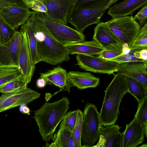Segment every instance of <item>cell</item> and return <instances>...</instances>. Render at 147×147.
I'll use <instances>...</instances> for the list:
<instances>
[{
    "label": "cell",
    "instance_id": "836d02e7",
    "mask_svg": "<svg viewBox=\"0 0 147 147\" xmlns=\"http://www.w3.org/2000/svg\"><path fill=\"white\" fill-rule=\"evenodd\" d=\"M133 17L135 21H138L140 27H142L147 22V4L143 7Z\"/></svg>",
    "mask_w": 147,
    "mask_h": 147
},
{
    "label": "cell",
    "instance_id": "e0dca14e",
    "mask_svg": "<svg viewBox=\"0 0 147 147\" xmlns=\"http://www.w3.org/2000/svg\"><path fill=\"white\" fill-rule=\"evenodd\" d=\"M147 4V0H125L110 8L108 14L113 18L127 16Z\"/></svg>",
    "mask_w": 147,
    "mask_h": 147
},
{
    "label": "cell",
    "instance_id": "6da1fadb",
    "mask_svg": "<svg viewBox=\"0 0 147 147\" xmlns=\"http://www.w3.org/2000/svg\"><path fill=\"white\" fill-rule=\"evenodd\" d=\"M29 19L34 28L39 61L54 65L69 60V54L66 47L51 34L39 12L33 10Z\"/></svg>",
    "mask_w": 147,
    "mask_h": 147
},
{
    "label": "cell",
    "instance_id": "8d00e7d4",
    "mask_svg": "<svg viewBox=\"0 0 147 147\" xmlns=\"http://www.w3.org/2000/svg\"><path fill=\"white\" fill-rule=\"evenodd\" d=\"M52 85L58 87L61 89L66 90L69 92H70V88L73 86L68 78L54 81L52 83Z\"/></svg>",
    "mask_w": 147,
    "mask_h": 147
},
{
    "label": "cell",
    "instance_id": "60d3db41",
    "mask_svg": "<svg viewBox=\"0 0 147 147\" xmlns=\"http://www.w3.org/2000/svg\"><path fill=\"white\" fill-rule=\"evenodd\" d=\"M99 140L97 145L94 146L93 147H104L105 143V140L104 136L100 134V136Z\"/></svg>",
    "mask_w": 147,
    "mask_h": 147
},
{
    "label": "cell",
    "instance_id": "7402d4cb",
    "mask_svg": "<svg viewBox=\"0 0 147 147\" xmlns=\"http://www.w3.org/2000/svg\"><path fill=\"white\" fill-rule=\"evenodd\" d=\"M51 139L59 147H74L72 131L67 128H59Z\"/></svg>",
    "mask_w": 147,
    "mask_h": 147
},
{
    "label": "cell",
    "instance_id": "d6a6232c",
    "mask_svg": "<svg viewBox=\"0 0 147 147\" xmlns=\"http://www.w3.org/2000/svg\"><path fill=\"white\" fill-rule=\"evenodd\" d=\"M110 1V0H77L74 9L85 5H102L107 6Z\"/></svg>",
    "mask_w": 147,
    "mask_h": 147
},
{
    "label": "cell",
    "instance_id": "f35d334b",
    "mask_svg": "<svg viewBox=\"0 0 147 147\" xmlns=\"http://www.w3.org/2000/svg\"><path fill=\"white\" fill-rule=\"evenodd\" d=\"M47 84L46 80L43 78L40 77L38 78L36 82V85L39 88L44 87Z\"/></svg>",
    "mask_w": 147,
    "mask_h": 147
},
{
    "label": "cell",
    "instance_id": "ee69618b",
    "mask_svg": "<svg viewBox=\"0 0 147 147\" xmlns=\"http://www.w3.org/2000/svg\"><path fill=\"white\" fill-rule=\"evenodd\" d=\"M19 5L26 6L22 0H13Z\"/></svg>",
    "mask_w": 147,
    "mask_h": 147
},
{
    "label": "cell",
    "instance_id": "7c38bea8",
    "mask_svg": "<svg viewBox=\"0 0 147 147\" xmlns=\"http://www.w3.org/2000/svg\"><path fill=\"white\" fill-rule=\"evenodd\" d=\"M94 31L93 39L104 49L123 51L127 47L112 32L105 22H99Z\"/></svg>",
    "mask_w": 147,
    "mask_h": 147
},
{
    "label": "cell",
    "instance_id": "8fae6325",
    "mask_svg": "<svg viewBox=\"0 0 147 147\" xmlns=\"http://www.w3.org/2000/svg\"><path fill=\"white\" fill-rule=\"evenodd\" d=\"M21 39V32L17 31L9 40L0 44V66L19 67L18 57Z\"/></svg>",
    "mask_w": 147,
    "mask_h": 147
},
{
    "label": "cell",
    "instance_id": "9c48e42d",
    "mask_svg": "<svg viewBox=\"0 0 147 147\" xmlns=\"http://www.w3.org/2000/svg\"><path fill=\"white\" fill-rule=\"evenodd\" d=\"M76 65L81 69L92 72L109 75L117 71L119 63L99 57L76 54Z\"/></svg>",
    "mask_w": 147,
    "mask_h": 147
},
{
    "label": "cell",
    "instance_id": "d4e9b609",
    "mask_svg": "<svg viewBox=\"0 0 147 147\" xmlns=\"http://www.w3.org/2000/svg\"><path fill=\"white\" fill-rule=\"evenodd\" d=\"M22 75L18 67L0 66V87Z\"/></svg>",
    "mask_w": 147,
    "mask_h": 147
},
{
    "label": "cell",
    "instance_id": "f1b7e54d",
    "mask_svg": "<svg viewBox=\"0 0 147 147\" xmlns=\"http://www.w3.org/2000/svg\"><path fill=\"white\" fill-rule=\"evenodd\" d=\"M27 85L22 75L0 86V93H3L12 92L27 86Z\"/></svg>",
    "mask_w": 147,
    "mask_h": 147
},
{
    "label": "cell",
    "instance_id": "5bb4252c",
    "mask_svg": "<svg viewBox=\"0 0 147 147\" xmlns=\"http://www.w3.org/2000/svg\"><path fill=\"white\" fill-rule=\"evenodd\" d=\"M26 6L15 5L0 8V14L12 28L17 29L24 24L32 14Z\"/></svg>",
    "mask_w": 147,
    "mask_h": 147
},
{
    "label": "cell",
    "instance_id": "74e56055",
    "mask_svg": "<svg viewBox=\"0 0 147 147\" xmlns=\"http://www.w3.org/2000/svg\"><path fill=\"white\" fill-rule=\"evenodd\" d=\"M15 5H18L13 0H0V8Z\"/></svg>",
    "mask_w": 147,
    "mask_h": 147
},
{
    "label": "cell",
    "instance_id": "277c9868",
    "mask_svg": "<svg viewBox=\"0 0 147 147\" xmlns=\"http://www.w3.org/2000/svg\"><path fill=\"white\" fill-rule=\"evenodd\" d=\"M108 8L102 5H85L74 9L68 20V22L76 29L83 32L88 26L98 24Z\"/></svg>",
    "mask_w": 147,
    "mask_h": 147
},
{
    "label": "cell",
    "instance_id": "d590c367",
    "mask_svg": "<svg viewBox=\"0 0 147 147\" xmlns=\"http://www.w3.org/2000/svg\"><path fill=\"white\" fill-rule=\"evenodd\" d=\"M27 7L34 11L45 13L47 9L45 4L42 2L38 0H34L29 3Z\"/></svg>",
    "mask_w": 147,
    "mask_h": 147
},
{
    "label": "cell",
    "instance_id": "e575fe53",
    "mask_svg": "<svg viewBox=\"0 0 147 147\" xmlns=\"http://www.w3.org/2000/svg\"><path fill=\"white\" fill-rule=\"evenodd\" d=\"M123 53V51L103 50L98 55L99 57L104 59L110 60L116 57Z\"/></svg>",
    "mask_w": 147,
    "mask_h": 147
},
{
    "label": "cell",
    "instance_id": "44dd1931",
    "mask_svg": "<svg viewBox=\"0 0 147 147\" xmlns=\"http://www.w3.org/2000/svg\"><path fill=\"white\" fill-rule=\"evenodd\" d=\"M21 28L26 32L32 63L33 65L35 66L40 61L38 56L34 28L29 18L24 24L21 25Z\"/></svg>",
    "mask_w": 147,
    "mask_h": 147
},
{
    "label": "cell",
    "instance_id": "b9f144b4",
    "mask_svg": "<svg viewBox=\"0 0 147 147\" xmlns=\"http://www.w3.org/2000/svg\"><path fill=\"white\" fill-rule=\"evenodd\" d=\"M25 5L27 7V5L29 3L34 0H22ZM40 1L45 3V0H38Z\"/></svg>",
    "mask_w": 147,
    "mask_h": 147
},
{
    "label": "cell",
    "instance_id": "2e32d148",
    "mask_svg": "<svg viewBox=\"0 0 147 147\" xmlns=\"http://www.w3.org/2000/svg\"><path fill=\"white\" fill-rule=\"evenodd\" d=\"M123 133L122 147H136L144 141V136L147 137L143 125L134 119L127 124Z\"/></svg>",
    "mask_w": 147,
    "mask_h": 147
},
{
    "label": "cell",
    "instance_id": "4dcf8cb0",
    "mask_svg": "<svg viewBox=\"0 0 147 147\" xmlns=\"http://www.w3.org/2000/svg\"><path fill=\"white\" fill-rule=\"evenodd\" d=\"M147 96L138 103L134 118L141 122L144 125L147 132Z\"/></svg>",
    "mask_w": 147,
    "mask_h": 147
},
{
    "label": "cell",
    "instance_id": "1f68e13d",
    "mask_svg": "<svg viewBox=\"0 0 147 147\" xmlns=\"http://www.w3.org/2000/svg\"><path fill=\"white\" fill-rule=\"evenodd\" d=\"M77 115V110L69 111L62 121L59 128H66L72 131L76 122Z\"/></svg>",
    "mask_w": 147,
    "mask_h": 147
},
{
    "label": "cell",
    "instance_id": "30bf717a",
    "mask_svg": "<svg viewBox=\"0 0 147 147\" xmlns=\"http://www.w3.org/2000/svg\"><path fill=\"white\" fill-rule=\"evenodd\" d=\"M77 0H45L47 11L43 13L46 18L67 25L70 15Z\"/></svg>",
    "mask_w": 147,
    "mask_h": 147
},
{
    "label": "cell",
    "instance_id": "9a60e30c",
    "mask_svg": "<svg viewBox=\"0 0 147 147\" xmlns=\"http://www.w3.org/2000/svg\"><path fill=\"white\" fill-rule=\"evenodd\" d=\"M147 62L142 61L119 63L117 73H122L141 83L147 89Z\"/></svg>",
    "mask_w": 147,
    "mask_h": 147
},
{
    "label": "cell",
    "instance_id": "f546056e",
    "mask_svg": "<svg viewBox=\"0 0 147 147\" xmlns=\"http://www.w3.org/2000/svg\"><path fill=\"white\" fill-rule=\"evenodd\" d=\"M147 47V22L141 27L129 49Z\"/></svg>",
    "mask_w": 147,
    "mask_h": 147
},
{
    "label": "cell",
    "instance_id": "5b68a950",
    "mask_svg": "<svg viewBox=\"0 0 147 147\" xmlns=\"http://www.w3.org/2000/svg\"><path fill=\"white\" fill-rule=\"evenodd\" d=\"M100 125L99 113L93 104H86L83 114L81 139L83 146L92 147L99 140L100 135L99 131Z\"/></svg>",
    "mask_w": 147,
    "mask_h": 147
},
{
    "label": "cell",
    "instance_id": "cb8c5ba5",
    "mask_svg": "<svg viewBox=\"0 0 147 147\" xmlns=\"http://www.w3.org/2000/svg\"><path fill=\"white\" fill-rule=\"evenodd\" d=\"M145 48L131 49L125 47L123 49V53L122 54L109 60L119 63L134 61L145 62L143 60L141 56L142 50Z\"/></svg>",
    "mask_w": 147,
    "mask_h": 147
},
{
    "label": "cell",
    "instance_id": "4fadbf2b",
    "mask_svg": "<svg viewBox=\"0 0 147 147\" xmlns=\"http://www.w3.org/2000/svg\"><path fill=\"white\" fill-rule=\"evenodd\" d=\"M20 30L22 39L18 57V67L28 84L31 80L35 67L32 63L26 32L21 28Z\"/></svg>",
    "mask_w": 147,
    "mask_h": 147
},
{
    "label": "cell",
    "instance_id": "ab89813d",
    "mask_svg": "<svg viewBox=\"0 0 147 147\" xmlns=\"http://www.w3.org/2000/svg\"><path fill=\"white\" fill-rule=\"evenodd\" d=\"M26 105V104H23L20 105L19 111L24 114L30 115V109Z\"/></svg>",
    "mask_w": 147,
    "mask_h": 147
},
{
    "label": "cell",
    "instance_id": "8992f818",
    "mask_svg": "<svg viewBox=\"0 0 147 147\" xmlns=\"http://www.w3.org/2000/svg\"><path fill=\"white\" fill-rule=\"evenodd\" d=\"M105 23L116 36L128 48L141 28L132 16L113 18Z\"/></svg>",
    "mask_w": 147,
    "mask_h": 147
},
{
    "label": "cell",
    "instance_id": "4316f807",
    "mask_svg": "<svg viewBox=\"0 0 147 147\" xmlns=\"http://www.w3.org/2000/svg\"><path fill=\"white\" fill-rule=\"evenodd\" d=\"M76 122L72 131L74 147H81L83 112L78 109Z\"/></svg>",
    "mask_w": 147,
    "mask_h": 147
},
{
    "label": "cell",
    "instance_id": "7bdbcfd3",
    "mask_svg": "<svg viewBox=\"0 0 147 147\" xmlns=\"http://www.w3.org/2000/svg\"><path fill=\"white\" fill-rule=\"evenodd\" d=\"M118 0H110L106 7L108 8L113 4L116 3Z\"/></svg>",
    "mask_w": 147,
    "mask_h": 147
},
{
    "label": "cell",
    "instance_id": "ac0fdd59",
    "mask_svg": "<svg viewBox=\"0 0 147 147\" xmlns=\"http://www.w3.org/2000/svg\"><path fill=\"white\" fill-rule=\"evenodd\" d=\"M67 77L73 86L80 89L95 88L100 83L99 78L87 72L69 71L67 73Z\"/></svg>",
    "mask_w": 147,
    "mask_h": 147
},
{
    "label": "cell",
    "instance_id": "83f0119b",
    "mask_svg": "<svg viewBox=\"0 0 147 147\" xmlns=\"http://www.w3.org/2000/svg\"><path fill=\"white\" fill-rule=\"evenodd\" d=\"M17 31L6 22L0 14V44L5 43L9 40Z\"/></svg>",
    "mask_w": 147,
    "mask_h": 147
},
{
    "label": "cell",
    "instance_id": "52a82bcc",
    "mask_svg": "<svg viewBox=\"0 0 147 147\" xmlns=\"http://www.w3.org/2000/svg\"><path fill=\"white\" fill-rule=\"evenodd\" d=\"M39 15L51 34L61 43L64 45L85 41V36L83 32L67 25L48 20L43 13L39 12Z\"/></svg>",
    "mask_w": 147,
    "mask_h": 147
},
{
    "label": "cell",
    "instance_id": "484cf974",
    "mask_svg": "<svg viewBox=\"0 0 147 147\" xmlns=\"http://www.w3.org/2000/svg\"><path fill=\"white\" fill-rule=\"evenodd\" d=\"M67 72L63 68L57 67L47 71L40 73V77L46 80L47 84L52 85L53 82L61 80L66 79Z\"/></svg>",
    "mask_w": 147,
    "mask_h": 147
},
{
    "label": "cell",
    "instance_id": "603a6c76",
    "mask_svg": "<svg viewBox=\"0 0 147 147\" xmlns=\"http://www.w3.org/2000/svg\"><path fill=\"white\" fill-rule=\"evenodd\" d=\"M128 92L133 95L139 103L147 96V89L138 81L126 76Z\"/></svg>",
    "mask_w": 147,
    "mask_h": 147
},
{
    "label": "cell",
    "instance_id": "d6986e66",
    "mask_svg": "<svg viewBox=\"0 0 147 147\" xmlns=\"http://www.w3.org/2000/svg\"><path fill=\"white\" fill-rule=\"evenodd\" d=\"M121 127L118 125L102 126L99 128L100 134L102 135L105 140L104 147H122L123 133L119 131Z\"/></svg>",
    "mask_w": 147,
    "mask_h": 147
},
{
    "label": "cell",
    "instance_id": "7a4b0ae2",
    "mask_svg": "<svg viewBox=\"0 0 147 147\" xmlns=\"http://www.w3.org/2000/svg\"><path fill=\"white\" fill-rule=\"evenodd\" d=\"M70 104L68 99L63 97L53 102H45L35 112L33 118L44 141L48 142L51 139L57 126L67 113Z\"/></svg>",
    "mask_w": 147,
    "mask_h": 147
},
{
    "label": "cell",
    "instance_id": "f6af8a7d",
    "mask_svg": "<svg viewBox=\"0 0 147 147\" xmlns=\"http://www.w3.org/2000/svg\"><path fill=\"white\" fill-rule=\"evenodd\" d=\"M49 147H58L55 142H53Z\"/></svg>",
    "mask_w": 147,
    "mask_h": 147
},
{
    "label": "cell",
    "instance_id": "ba28073f",
    "mask_svg": "<svg viewBox=\"0 0 147 147\" xmlns=\"http://www.w3.org/2000/svg\"><path fill=\"white\" fill-rule=\"evenodd\" d=\"M2 94L0 96V113L22 105H27L40 95L27 86L12 92Z\"/></svg>",
    "mask_w": 147,
    "mask_h": 147
},
{
    "label": "cell",
    "instance_id": "3957f363",
    "mask_svg": "<svg viewBox=\"0 0 147 147\" xmlns=\"http://www.w3.org/2000/svg\"><path fill=\"white\" fill-rule=\"evenodd\" d=\"M128 92L126 76L122 73L114 75L105 91L100 115L101 126L114 124L120 114L119 105L125 94Z\"/></svg>",
    "mask_w": 147,
    "mask_h": 147
},
{
    "label": "cell",
    "instance_id": "ffe728a7",
    "mask_svg": "<svg viewBox=\"0 0 147 147\" xmlns=\"http://www.w3.org/2000/svg\"><path fill=\"white\" fill-rule=\"evenodd\" d=\"M69 54L93 55H98L104 49L94 40L64 45Z\"/></svg>",
    "mask_w": 147,
    "mask_h": 147
}]
</instances>
